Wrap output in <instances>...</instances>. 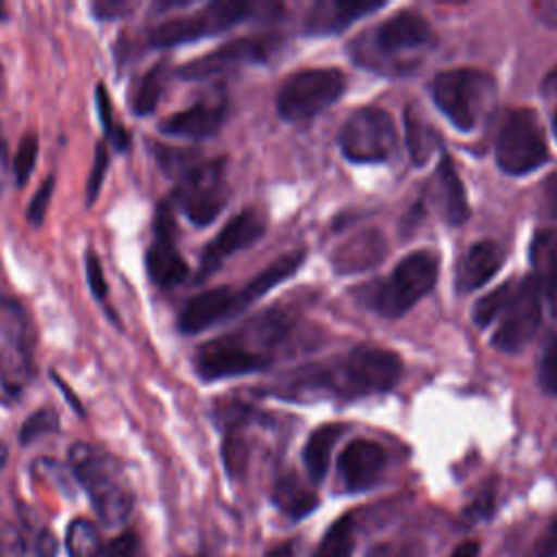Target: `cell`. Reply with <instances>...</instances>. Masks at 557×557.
I'll return each instance as SVG.
<instances>
[{
    "label": "cell",
    "instance_id": "obj_10",
    "mask_svg": "<svg viewBox=\"0 0 557 557\" xmlns=\"http://www.w3.org/2000/svg\"><path fill=\"white\" fill-rule=\"evenodd\" d=\"M250 13H252L250 2H237V0L209 2L189 15L168 20L157 28H152L150 44L154 48H172V46L189 44L202 37H211L244 22Z\"/></svg>",
    "mask_w": 557,
    "mask_h": 557
},
{
    "label": "cell",
    "instance_id": "obj_35",
    "mask_svg": "<svg viewBox=\"0 0 557 557\" xmlns=\"http://www.w3.org/2000/svg\"><path fill=\"white\" fill-rule=\"evenodd\" d=\"M37 152H39V141L37 135L26 133L24 139L17 146V152L13 157V174H15V183L22 187L26 185V181L33 174V168L37 163Z\"/></svg>",
    "mask_w": 557,
    "mask_h": 557
},
{
    "label": "cell",
    "instance_id": "obj_15",
    "mask_svg": "<svg viewBox=\"0 0 557 557\" xmlns=\"http://www.w3.org/2000/svg\"><path fill=\"white\" fill-rule=\"evenodd\" d=\"M263 233H265V215L259 209L248 207L237 215H233L202 250L198 278L202 281L209 274H213L224 263L226 257L252 246L257 239L263 237Z\"/></svg>",
    "mask_w": 557,
    "mask_h": 557
},
{
    "label": "cell",
    "instance_id": "obj_53",
    "mask_svg": "<svg viewBox=\"0 0 557 557\" xmlns=\"http://www.w3.org/2000/svg\"><path fill=\"white\" fill-rule=\"evenodd\" d=\"M553 133H555V139H557V111L553 115Z\"/></svg>",
    "mask_w": 557,
    "mask_h": 557
},
{
    "label": "cell",
    "instance_id": "obj_40",
    "mask_svg": "<svg viewBox=\"0 0 557 557\" xmlns=\"http://www.w3.org/2000/svg\"><path fill=\"white\" fill-rule=\"evenodd\" d=\"M96 557H144V550L135 533H122L102 544Z\"/></svg>",
    "mask_w": 557,
    "mask_h": 557
},
{
    "label": "cell",
    "instance_id": "obj_26",
    "mask_svg": "<svg viewBox=\"0 0 557 557\" xmlns=\"http://www.w3.org/2000/svg\"><path fill=\"white\" fill-rule=\"evenodd\" d=\"M383 239L379 233H363L350 242H346L337 255L333 257V268L337 272L350 274V272H361L374 263H379V259L383 257Z\"/></svg>",
    "mask_w": 557,
    "mask_h": 557
},
{
    "label": "cell",
    "instance_id": "obj_45",
    "mask_svg": "<svg viewBox=\"0 0 557 557\" xmlns=\"http://www.w3.org/2000/svg\"><path fill=\"white\" fill-rule=\"evenodd\" d=\"M57 537L50 531H39L35 537V553L37 557H54L57 555Z\"/></svg>",
    "mask_w": 557,
    "mask_h": 557
},
{
    "label": "cell",
    "instance_id": "obj_51",
    "mask_svg": "<svg viewBox=\"0 0 557 557\" xmlns=\"http://www.w3.org/2000/svg\"><path fill=\"white\" fill-rule=\"evenodd\" d=\"M542 91H544V96H557V65L546 74V78L542 83Z\"/></svg>",
    "mask_w": 557,
    "mask_h": 557
},
{
    "label": "cell",
    "instance_id": "obj_34",
    "mask_svg": "<svg viewBox=\"0 0 557 557\" xmlns=\"http://www.w3.org/2000/svg\"><path fill=\"white\" fill-rule=\"evenodd\" d=\"M222 459H224V468H226L228 476L239 479L244 474L246 463H248V446L239 431L231 429L226 433L224 444H222Z\"/></svg>",
    "mask_w": 557,
    "mask_h": 557
},
{
    "label": "cell",
    "instance_id": "obj_6",
    "mask_svg": "<svg viewBox=\"0 0 557 557\" xmlns=\"http://www.w3.org/2000/svg\"><path fill=\"white\" fill-rule=\"evenodd\" d=\"M437 268V257L429 250L403 257L392 274L372 287L368 305L385 318H400L433 289Z\"/></svg>",
    "mask_w": 557,
    "mask_h": 557
},
{
    "label": "cell",
    "instance_id": "obj_31",
    "mask_svg": "<svg viewBox=\"0 0 557 557\" xmlns=\"http://www.w3.org/2000/svg\"><path fill=\"white\" fill-rule=\"evenodd\" d=\"M65 548L70 557H96L102 548L98 527L87 518H76L67 524Z\"/></svg>",
    "mask_w": 557,
    "mask_h": 557
},
{
    "label": "cell",
    "instance_id": "obj_39",
    "mask_svg": "<svg viewBox=\"0 0 557 557\" xmlns=\"http://www.w3.org/2000/svg\"><path fill=\"white\" fill-rule=\"evenodd\" d=\"M85 276H87V285H89L94 298L96 300H107L109 285H107V278H104V270H102L100 257L91 248L85 252Z\"/></svg>",
    "mask_w": 557,
    "mask_h": 557
},
{
    "label": "cell",
    "instance_id": "obj_8",
    "mask_svg": "<svg viewBox=\"0 0 557 557\" xmlns=\"http://www.w3.org/2000/svg\"><path fill=\"white\" fill-rule=\"evenodd\" d=\"M174 200L191 224H211L228 202L226 159L220 157L187 168L178 176Z\"/></svg>",
    "mask_w": 557,
    "mask_h": 557
},
{
    "label": "cell",
    "instance_id": "obj_42",
    "mask_svg": "<svg viewBox=\"0 0 557 557\" xmlns=\"http://www.w3.org/2000/svg\"><path fill=\"white\" fill-rule=\"evenodd\" d=\"M24 540L15 524L0 518V557H22Z\"/></svg>",
    "mask_w": 557,
    "mask_h": 557
},
{
    "label": "cell",
    "instance_id": "obj_46",
    "mask_svg": "<svg viewBox=\"0 0 557 557\" xmlns=\"http://www.w3.org/2000/svg\"><path fill=\"white\" fill-rule=\"evenodd\" d=\"M492 509H494V496H492V492H487V494L479 496V498L468 507V516H472V518H485V516L492 513Z\"/></svg>",
    "mask_w": 557,
    "mask_h": 557
},
{
    "label": "cell",
    "instance_id": "obj_28",
    "mask_svg": "<svg viewBox=\"0 0 557 557\" xmlns=\"http://www.w3.org/2000/svg\"><path fill=\"white\" fill-rule=\"evenodd\" d=\"M163 85H165V65L159 63L154 67H150L133 87V96H131V107L135 115H148L157 109L161 94H163Z\"/></svg>",
    "mask_w": 557,
    "mask_h": 557
},
{
    "label": "cell",
    "instance_id": "obj_44",
    "mask_svg": "<svg viewBox=\"0 0 557 557\" xmlns=\"http://www.w3.org/2000/svg\"><path fill=\"white\" fill-rule=\"evenodd\" d=\"M535 557H557V520H553L533 544Z\"/></svg>",
    "mask_w": 557,
    "mask_h": 557
},
{
    "label": "cell",
    "instance_id": "obj_43",
    "mask_svg": "<svg viewBox=\"0 0 557 557\" xmlns=\"http://www.w3.org/2000/svg\"><path fill=\"white\" fill-rule=\"evenodd\" d=\"M89 9L96 20H120L135 9V2H131V0H96V2H91Z\"/></svg>",
    "mask_w": 557,
    "mask_h": 557
},
{
    "label": "cell",
    "instance_id": "obj_4",
    "mask_svg": "<svg viewBox=\"0 0 557 557\" xmlns=\"http://www.w3.org/2000/svg\"><path fill=\"white\" fill-rule=\"evenodd\" d=\"M67 461L100 522L120 527L133 511L135 492L117 457L96 444L76 442L67 450Z\"/></svg>",
    "mask_w": 557,
    "mask_h": 557
},
{
    "label": "cell",
    "instance_id": "obj_18",
    "mask_svg": "<svg viewBox=\"0 0 557 557\" xmlns=\"http://www.w3.org/2000/svg\"><path fill=\"white\" fill-rule=\"evenodd\" d=\"M239 313L237 305V289L233 287H211L200 292L198 296L189 298L178 313V331L185 335H194L207 331L209 326Z\"/></svg>",
    "mask_w": 557,
    "mask_h": 557
},
{
    "label": "cell",
    "instance_id": "obj_9",
    "mask_svg": "<svg viewBox=\"0 0 557 557\" xmlns=\"http://www.w3.org/2000/svg\"><path fill=\"white\" fill-rule=\"evenodd\" d=\"M548 161L544 131L535 111L513 109L505 115L496 137V163L503 172L522 176Z\"/></svg>",
    "mask_w": 557,
    "mask_h": 557
},
{
    "label": "cell",
    "instance_id": "obj_49",
    "mask_svg": "<svg viewBox=\"0 0 557 557\" xmlns=\"http://www.w3.org/2000/svg\"><path fill=\"white\" fill-rule=\"evenodd\" d=\"M479 550H481V546L476 540H466L459 546H455L448 557H479Z\"/></svg>",
    "mask_w": 557,
    "mask_h": 557
},
{
    "label": "cell",
    "instance_id": "obj_24",
    "mask_svg": "<svg viewBox=\"0 0 557 557\" xmlns=\"http://www.w3.org/2000/svg\"><path fill=\"white\" fill-rule=\"evenodd\" d=\"M435 174H437V200H440L444 220L453 226L463 224L468 220V200H466L463 183L448 154H442Z\"/></svg>",
    "mask_w": 557,
    "mask_h": 557
},
{
    "label": "cell",
    "instance_id": "obj_13",
    "mask_svg": "<svg viewBox=\"0 0 557 557\" xmlns=\"http://www.w3.org/2000/svg\"><path fill=\"white\" fill-rule=\"evenodd\" d=\"M542 320V294L533 276L516 283L513 294L498 315L492 344L503 352H520L535 335Z\"/></svg>",
    "mask_w": 557,
    "mask_h": 557
},
{
    "label": "cell",
    "instance_id": "obj_1",
    "mask_svg": "<svg viewBox=\"0 0 557 557\" xmlns=\"http://www.w3.org/2000/svg\"><path fill=\"white\" fill-rule=\"evenodd\" d=\"M400 374L403 361L396 352L361 344L350 348L344 357L305 368L287 387L296 394L315 392L335 398H359L389 392L396 387Z\"/></svg>",
    "mask_w": 557,
    "mask_h": 557
},
{
    "label": "cell",
    "instance_id": "obj_2",
    "mask_svg": "<svg viewBox=\"0 0 557 557\" xmlns=\"http://www.w3.org/2000/svg\"><path fill=\"white\" fill-rule=\"evenodd\" d=\"M285 333V315L276 311H263L239 331L200 344L194 355L196 374L209 383L259 372L270 366V350L281 342Z\"/></svg>",
    "mask_w": 557,
    "mask_h": 557
},
{
    "label": "cell",
    "instance_id": "obj_21",
    "mask_svg": "<svg viewBox=\"0 0 557 557\" xmlns=\"http://www.w3.org/2000/svg\"><path fill=\"white\" fill-rule=\"evenodd\" d=\"M533 278L544 296L553 318L557 320V228H542L531 239Z\"/></svg>",
    "mask_w": 557,
    "mask_h": 557
},
{
    "label": "cell",
    "instance_id": "obj_11",
    "mask_svg": "<svg viewBox=\"0 0 557 557\" xmlns=\"http://www.w3.org/2000/svg\"><path fill=\"white\" fill-rule=\"evenodd\" d=\"M339 148L348 161L383 163L396 148V128L383 107H361L339 131Z\"/></svg>",
    "mask_w": 557,
    "mask_h": 557
},
{
    "label": "cell",
    "instance_id": "obj_7",
    "mask_svg": "<svg viewBox=\"0 0 557 557\" xmlns=\"http://www.w3.org/2000/svg\"><path fill=\"white\" fill-rule=\"evenodd\" d=\"M346 87L337 67H302L289 74L276 96L278 115L287 122H305L326 111Z\"/></svg>",
    "mask_w": 557,
    "mask_h": 557
},
{
    "label": "cell",
    "instance_id": "obj_41",
    "mask_svg": "<svg viewBox=\"0 0 557 557\" xmlns=\"http://www.w3.org/2000/svg\"><path fill=\"white\" fill-rule=\"evenodd\" d=\"M52 189H54V176H48L39 189L35 191L33 200L28 202V211H26V218L33 226H39L44 222V215L48 211V205H50V198H52Z\"/></svg>",
    "mask_w": 557,
    "mask_h": 557
},
{
    "label": "cell",
    "instance_id": "obj_22",
    "mask_svg": "<svg viewBox=\"0 0 557 557\" xmlns=\"http://www.w3.org/2000/svg\"><path fill=\"white\" fill-rule=\"evenodd\" d=\"M505 252L496 242L483 239L468 248L457 272V289L472 292L485 285L503 265Z\"/></svg>",
    "mask_w": 557,
    "mask_h": 557
},
{
    "label": "cell",
    "instance_id": "obj_50",
    "mask_svg": "<svg viewBox=\"0 0 557 557\" xmlns=\"http://www.w3.org/2000/svg\"><path fill=\"white\" fill-rule=\"evenodd\" d=\"M294 555H296V544L294 542H281V544L268 548L263 557H294Z\"/></svg>",
    "mask_w": 557,
    "mask_h": 557
},
{
    "label": "cell",
    "instance_id": "obj_32",
    "mask_svg": "<svg viewBox=\"0 0 557 557\" xmlns=\"http://www.w3.org/2000/svg\"><path fill=\"white\" fill-rule=\"evenodd\" d=\"M513 287L516 283L513 281H507L503 285H498L494 292H490L487 296H483L476 305H474V311H472V320L476 326L485 329L490 326L494 320H498V315L503 313V309L507 307L511 294H513Z\"/></svg>",
    "mask_w": 557,
    "mask_h": 557
},
{
    "label": "cell",
    "instance_id": "obj_36",
    "mask_svg": "<svg viewBox=\"0 0 557 557\" xmlns=\"http://www.w3.org/2000/svg\"><path fill=\"white\" fill-rule=\"evenodd\" d=\"M57 429H59V416H57L54 409L46 407V409H39L35 413H30L24 420V424L20 429V440H22V444H30V442L39 440L41 435H48Z\"/></svg>",
    "mask_w": 557,
    "mask_h": 557
},
{
    "label": "cell",
    "instance_id": "obj_37",
    "mask_svg": "<svg viewBox=\"0 0 557 557\" xmlns=\"http://www.w3.org/2000/svg\"><path fill=\"white\" fill-rule=\"evenodd\" d=\"M537 381L544 392L557 394V335H550L544 342L537 363Z\"/></svg>",
    "mask_w": 557,
    "mask_h": 557
},
{
    "label": "cell",
    "instance_id": "obj_23",
    "mask_svg": "<svg viewBox=\"0 0 557 557\" xmlns=\"http://www.w3.org/2000/svg\"><path fill=\"white\" fill-rule=\"evenodd\" d=\"M307 252L305 250H292L283 257H278L272 265H268L265 270H261L259 274H255L242 289H237V305L239 311H244L246 307H250L255 300H259L263 294H268L272 287H276L281 281L289 278L305 261Z\"/></svg>",
    "mask_w": 557,
    "mask_h": 557
},
{
    "label": "cell",
    "instance_id": "obj_47",
    "mask_svg": "<svg viewBox=\"0 0 557 557\" xmlns=\"http://www.w3.org/2000/svg\"><path fill=\"white\" fill-rule=\"evenodd\" d=\"M544 209L548 211L550 218H557V174H553L544 183Z\"/></svg>",
    "mask_w": 557,
    "mask_h": 557
},
{
    "label": "cell",
    "instance_id": "obj_16",
    "mask_svg": "<svg viewBox=\"0 0 557 557\" xmlns=\"http://www.w3.org/2000/svg\"><path fill=\"white\" fill-rule=\"evenodd\" d=\"M174 222L168 202L159 205L154 218V239L146 250V272L150 281L159 287H174L183 283L189 274L187 261L174 242Z\"/></svg>",
    "mask_w": 557,
    "mask_h": 557
},
{
    "label": "cell",
    "instance_id": "obj_33",
    "mask_svg": "<svg viewBox=\"0 0 557 557\" xmlns=\"http://www.w3.org/2000/svg\"><path fill=\"white\" fill-rule=\"evenodd\" d=\"M96 109H98V115H100L104 137L115 146V150H126L128 148V133H126L124 126H120L115 122L111 96H109V91L104 89L102 83H98V87H96Z\"/></svg>",
    "mask_w": 557,
    "mask_h": 557
},
{
    "label": "cell",
    "instance_id": "obj_12",
    "mask_svg": "<svg viewBox=\"0 0 557 557\" xmlns=\"http://www.w3.org/2000/svg\"><path fill=\"white\" fill-rule=\"evenodd\" d=\"M4 342L0 346V385L20 396L33 376V326L26 311L13 300H0Z\"/></svg>",
    "mask_w": 557,
    "mask_h": 557
},
{
    "label": "cell",
    "instance_id": "obj_14",
    "mask_svg": "<svg viewBox=\"0 0 557 557\" xmlns=\"http://www.w3.org/2000/svg\"><path fill=\"white\" fill-rule=\"evenodd\" d=\"M274 50V39L270 37H242L228 41L202 57L191 59L189 63L178 67V78L183 81H205L226 70L248 65V63H263L270 59Z\"/></svg>",
    "mask_w": 557,
    "mask_h": 557
},
{
    "label": "cell",
    "instance_id": "obj_20",
    "mask_svg": "<svg viewBox=\"0 0 557 557\" xmlns=\"http://www.w3.org/2000/svg\"><path fill=\"white\" fill-rule=\"evenodd\" d=\"M383 2H352V0H318L305 15V33L313 37L335 35L357 22L361 15L383 9Z\"/></svg>",
    "mask_w": 557,
    "mask_h": 557
},
{
    "label": "cell",
    "instance_id": "obj_30",
    "mask_svg": "<svg viewBox=\"0 0 557 557\" xmlns=\"http://www.w3.org/2000/svg\"><path fill=\"white\" fill-rule=\"evenodd\" d=\"M352 546H355L352 516H342L329 527L313 557H352Z\"/></svg>",
    "mask_w": 557,
    "mask_h": 557
},
{
    "label": "cell",
    "instance_id": "obj_3",
    "mask_svg": "<svg viewBox=\"0 0 557 557\" xmlns=\"http://www.w3.org/2000/svg\"><path fill=\"white\" fill-rule=\"evenodd\" d=\"M431 41L429 22L418 11H400L359 35L350 44V52L359 65L372 72L405 74L418 65Z\"/></svg>",
    "mask_w": 557,
    "mask_h": 557
},
{
    "label": "cell",
    "instance_id": "obj_25",
    "mask_svg": "<svg viewBox=\"0 0 557 557\" xmlns=\"http://www.w3.org/2000/svg\"><path fill=\"white\" fill-rule=\"evenodd\" d=\"M272 503L292 520L309 516L320 505L318 496L294 472H285L274 481Z\"/></svg>",
    "mask_w": 557,
    "mask_h": 557
},
{
    "label": "cell",
    "instance_id": "obj_48",
    "mask_svg": "<svg viewBox=\"0 0 557 557\" xmlns=\"http://www.w3.org/2000/svg\"><path fill=\"white\" fill-rule=\"evenodd\" d=\"M533 11H535L540 22H544L548 26H557V0L533 4Z\"/></svg>",
    "mask_w": 557,
    "mask_h": 557
},
{
    "label": "cell",
    "instance_id": "obj_29",
    "mask_svg": "<svg viewBox=\"0 0 557 557\" xmlns=\"http://www.w3.org/2000/svg\"><path fill=\"white\" fill-rule=\"evenodd\" d=\"M405 128H407V148L416 165H422L429 161L433 150L440 146L435 131L431 124L420 120L413 109L405 111Z\"/></svg>",
    "mask_w": 557,
    "mask_h": 557
},
{
    "label": "cell",
    "instance_id": "obj_38",
    "mask_svg": "<svg viewBox=\"0 0 557 557\" xmlns=\"http://www.w3.org/2000/svg\"><path fill=\"white\" fill-rule=\"evenodd\" d=\"M109 168V150L104 141L96 144V152H94V163L87 176V185H85V205L91 207L100 194V187L104 183V174Z\"/></svg>",
    "mask_w": 557,
    "mask_h": 557
},
{
    "label": "cell",
    "instance_id": "obj_19",
    "mask_svg": "<svg viewBox=\"0 0 557 557\" xmlns=\"http://www.w3.org/2000/svg\"><path fill=\"white\" fill-rule=\"evenodd\" d=\"M387 466V453L383 446L370 440L350 442L337 461L339 476L350 492L370 490Z\"/></svg>",
    "mask_w": 557,
    "mask_h": 557
},
{
    "label": "cell",
    "instance_id": "obj_52",
    "mask_svg": "<svg viewBox=\"0 0 557 557\" xmlns=\"http://www.w3.org/2000/svg\"><path fill=\"white\" fill-rule=\"evenodd\" d=\"M4 154H7V148H4V141H2V135H0V163L4 161Z\"/></svg>",
    "mask_w": 557,
    "mask_h": 557
},
{
    "label": "cell",
    "instance_id": "obj_27",
    "mask_svg": "<svg viewBox=\"0 0 557 557\" xmlns=\"http://www.w3.org/2000/svg\"><path fill=\"white\" fill-rule=\"evenodd\" d=\"M342 431H344L342 424H322L309 435L305 450H302V461H305L307 474L313 483H320L326 476L331 450Z\"/></svg>",
    "mask_w": 557,
    "mask_h": 557
},
{
    "label": "cell",
    "instance_id": "obj_5",
    "mask_svg": "<svg viewBox=\"0 0 557 557\" xmlns=\"http://www.w3.org/2000/svg\"><path fill=\"white\" fill-rule=\"evenodd\" d=\"M431 96L453 126L474 131L494 109L496 83L483 70L455 67L433 78Z\"/></svg>",
    "mask_w": 557,
    "mask_h": 557
},
{
    "label": "cell",
    "instance_id": "obj_17",
    "mask_svg": "<svg viewBox=\"0 0 557 557\" xmlns=\"http://www.w3.org/2000/svg\"><path fill=\"white\" fill-rule=\"evenodd\" d=\"M226 96L222 91H215L191 107L168 115L159 131L170 137H183V139H207L215 135L226 117Z\"/></svg>",
    "mask_w": 557,
    "mask_h": 557
}]
</instances>
